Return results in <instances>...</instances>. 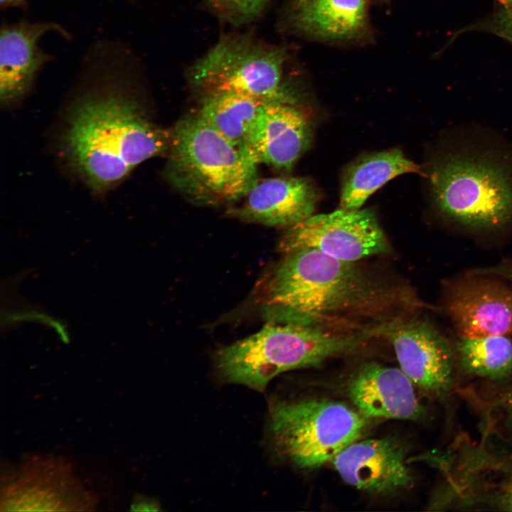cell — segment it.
Returning <instances> with one entry per match:
<instances>
[{"mask_svg": "<svg viewBox=\"0 0 512 512\" xmlns=\"http://www.w3.org/2000/svg\"><path fill=\"white\" fill-rule=\"evenodd\" d=\"M422 304L410 289L388 284L358 265L314 249L287 254L264 287L268 321L363 331Z\"/></svg>", "mask_w": 512, "mask_h": 512, "instance_id": "1", "label": "cell"}, {"mask_svg": "<svg viewBox=\"0 0 512 512\" xmlns=\"http://www.w3.org/2000/svg\"><path fill=\"white\" fill-rule=\"evenodd\" d=\"M171 131L151 123L119 93L90 96L70 114L63 137L69 164L95 191L123 179L146 159L169 151Z\"/></svg>", "mask_w": 512, "mask_h": 512, "instance_id": "2", "label": "cell"}, {"mask_svg": "<svg viewBox=\"0 0 512 512\" xmlns=\"http://www.w3.org/2000/svg\"><path fill=\"white\" fill-rule=\"evenodd\" d=\"M371 338L369 330L267 321L257 333L218 351L215 364L223 381L262 392L283 372L319 366L353 353Z\"/></svg>", "mask_w": 512, "mask_h": 512, "instance_id": "3", "label": "cell"}, {"mask_svg": "<svg viewBox=\"0 0 512 512\" xmlns=\"http://www.w3.org/2000/svg\"><path fill=\"white\" fill-rule=\"evenodd\" d=\"M478 144L449 148L432 164L429 175L438 212L476 231H496L512 224V158Z\"/></svg>", "mask_w": 512, "mask_h": 512, "instance_id": "4", "label": "cell"}, {"mask_svg": "<svg viewBox=\"0 0 512 512\" xmlns=\"http://www.w3.org/2000/svg\"><path fill=\"white\" fill-rule=\"evenodd\" d=\"M166 176L194 202L228 204L242 199L259 180L250 152L224 137L198 114L171 131Z\"/></svg>", "mask_w": 512, "mask_h": 512, "instance_id": "5", "label": "cell"}, {"mask_svg": "<svg viewBox=\"0 0 512 512\" xmlns=\"http://www.w3.org/2000/svg\"><path fill=\"white\" fill-rule=\"evenodd\" d=\"M367 417L335 400L319 398L274 400L269 429L279 453L295 466L314 469L330 462L360 439Z\"/></svg>", "mask_w": 512, "mask_h": 512, "instance_id": "6", "label": "cell"}, {"mask_svg": "<svg viewBox=\"0 0 512 512\" xmlns=\"http://www.w3.org/2000/svg\"><path fill=\"white\" fill-rule=\"evenodd\" d=\"M288 57L284 47L249 34H228L195 61L188 80L202 97L228 93L295 104L284 82Z\"/></svg>", "mask_w": 512, "mask_h": 512, "instance_id": "7", "label": "cell"}, {"mask_svg": "<svg viewBox=\"0 0 512 512\" xmlns=\"http://www.w3.org/2000/svg\"><path fill=\"white\" fill-rule=\"evenodd\" d=\"M303 249L356 262L388 253L390 245L372 210L339 208L329 213L311 215L287 228L279 242V251L287 255Z\"/></svg>", "mask_w": 512, "mask_h": 512, "instance_id": "8", "label": "cell"}, {"mask_svg": "<svg viewBox=\"0 0 512 512\" xmlns=\"http://www.w3.org/2000/svg\"><path fill=\"white\" fill-rule=\"evenodd\" d=\"M377 335L391 343L400 368L425 393L443 398L453 388L454 347L426 320L393 316L377 326Z\"/></svg>", "mask_w": 512, "mask_h": 512, "instance_id": "9", "label": "cell"}, {"mask_svg": "<svg viewBox=\"0 0 512 512\" xmlns=\"http://www.w3.org/2000/svg\"><path fill=\"white\" fill-rule=\"evenodd\" d=\"M6 511H90L95 498L85 490L71 464L61 457H29L1 486Z\"/></svg>", "mask_w": 512, "mask_h": 512, "instance_id": "10", "label": "cell"}, {"mask_svg": "<svg viewBox=\"0 0 512 512\" xmlns=\"http://www.w3.org/2000/svg\"><path fill=\"white\" fill-rule=\"evenodd\" d=\"M332 463L346 484L375 495L398 494L410 488L414 481L406 448L391 438L356 441Z\"/></svg>", "mask_w": 512, "mask_h": 512, "instance_id": "11", "label": "cell"}, {"mask_svg": "<svg viewBox=\"0 0 512 512\" xmlns=\"http://www.w3.org/2000/svg\"><path fill=\"white\" fill-rule=\"evenodd\" d=\"M446 308L459 336L512 334V290L495 280L457 282L448 293Z\"/></svg>", "mask_w": 512, "mask_h": 512, "instance_id": "12", "label": "cell"}, {"mask_svg": "<svg viewBox=\"0 0 512 512\" xmlns=\"http://www.w3.org/2000/svg\"><path fill=\"white\" fill-rule=\"evenodd\" d=\"M414 385L400 368L368 363L350 377L346 393L367 418L417 421L426 412L417 398Z\"/></svg>", "mask_w": 512, "mask_h": 512, "instance_id": "13", "label": "cell"}, {"mask_svg": "<svg viewBox=\"0 0 512 512\" xmlns=\"http://www.w3.org/2000/svg\"><path fill=\"white\" fill-rule=\"evenodd\" d=\"M311 139L309 122L294 103L270 101L260 111L247 148L258 164L288 171L309 147Z\"/></svg>", "mask_w": 512, "mask_h": 512, "instance_id": "14", "label": "cell"}, {"mask_svg": "<svg viewBox=\"0 0 512 512\" xmlns=\"http://www.w3.org/2000/svg\"><path fill=\"white\" fill-rule=\"evenodd\" d=\"M243 198L242 205L232 210L233 216L289 228L313 215L319 195L306 178H270L258 180Z\"/></svg>", "mask_w": 512, "mask_h": 512, "instance_id": "15", "label": "cell"}, {"mask_svg": "<svg viewBox=\"0 0 512 512\" xmlns=\"http://www.w3.org/2000/svg\"><path fill=\"white\" fill-rule=\"evenodd\" d=\"M373 0H293L289 24L300 34L331 42H353L369 34Z\"/></svg>", "mask_w": 512, "mask_h": 512, "instance_id": "16", "label": "cell"}, {"mask_svg": "<svg viewBox=\"0 0 512 512\" xmlns=\"http://www.w3.org/2000/svg\"><path fill=\"white\" fill-rule=\"evenodd\" d=\"M55 23L21 21L1 28L0 37V97L9 103L23 95L49 56L38 46L47 32L58 30Z\"/></svg>", "mask_w": 512, "mask_h": 512, "instance_id": "17", "label": "cell"}, {"mask_svg": "<svg viewBox=\"0 0 512 512\" xmlns=\"http://www.w3.org/2000/svg\"><path fill=\"white\" fill-rule=\"evenodd\" d=\"M406 173H422L421 167L398 149L363 156L351 164L342 178L340 208L360 209L368 198L385 183Z\"/></svg>", "mask_w": 512, "mask_h": 512, "instance_id": "18", "label": "cell"}, {"mask_svg": "<svg viewBox=\"0 0 512 512\" xmlns=\"http://www.w3.org/2000/svg\"><path fill=\"white\" fill-rule=\"evenodd\" d=\"M267 102L238 94L208 95L202 97L198 114L229 141L248 150L251 131Z\"/></svg>", "mask_w": 512, "mask_h": 512, "instance_id": "19", "label": "cell"}, {"mask_svg": "<svg viewBox=\"0 0 512 512\" xmlns=\"http://www.w3.org/2000/svg\"><path fill=\"white\" fill-rule=\"evenodd\" d=\"M508 335L459 336L457 362L470 375L501 381L512 375V341Z\"/></svg>", "mask_w": 512, "mask_h": 512, "instance_id": "20", "label": "cell"}, {"mask_svg": "<svg viewBox=\"0 0 512 512\" xmlns=\"http://www.w3.org/2000/svg\"><path fill=\"white\" fill-rule=\"evenodd\" d=\"M217 14L226 22L235 26L256 19L270 0H206Z\"/></svg>", "mask_w": 512, "mask_h": 512, "instance_id": "21", "label": "cell"}, {"mask_svg": "<svg viewBox=\"0 0 512 512\" xmlns=\"http://www.w3.org/2000/svg\"><path fill=\"white\" fill-rule=\"evenodd\" d=\"M498 484L494 491L478 497L471 505L479 503L500 511H512V474Z\"/></svg>", "mask_w": 512, "mask_h": 512, "instance_id": "22", "label": "cell"}, {"mask_svg": "<svg viewBox=\"0 0 512 512\" xmlns=\"http://www.w3.org/2000/svg\"><path fill=\"white\" fill-rule=\"evenodd\" d=\"M496 422L512 439V385L503 390L494 403Z\"/></svg>", "mask_w": 512, "mask_h": 512, "instance_id": "23", "label": "cell"}, {"mask_svg": "<svg viewBox=\"0 0 512 512\" xmlns=\"http://www.w3.org/2000/svg\"><path fill=\"white\" fill-rule=\"evenodd\" d=\"M494 24L498 33L512 39V4L501 6Z\"/></svg>", "mask_w": 512, "mask_h": 512, "instance_id": "24", "label": "cell"}, {"mask_svg": "<svg viewBox=\"0 0 512 512\" xmlns=\"http://www.w3.org/2000/svg\"><path fill=\"white\" fill-rule=\"evenodd\" d=\"M471 274L500 277L512 282V262H502L495 267L474 270Z\"/></svg>", "mask_w": 512, "mask_h": 512, "instance_id": "25", "label": "cell"}, {"mask_svg": "<svg viewBox=\"0 0 512 512\" xmlns=\"http://www.w3.org/2000/svg\"><path fill=\"white\" fill-rule=\"evenodd\" d=\"M132 511H159V505L146 498L137 497L132 505Z\"/></svg>", "mask_w": 512, "mask_h": 512, "instance_id": "26", "label": "cell"}, {"mask_svg": "<svg viewBox=\"0 0 512 512\" xmlns=\"http://www.w3.org/2000/svg\"><path fill=\"white\" fill-rule=\"evenodd\" d=\"M0 3L1 7H23L26 5V0H0Z\"/></svg>", "mask_w": 512, "mask_h": 512, "instance_id": "27", "label": "cell"}, {"mask_svg": "<svg viewBox=\"0 0 512 512\" xmlns=\"http://www.w3.org/2000/svg\"><path fill=\"white\" fill-rule=\"evenodd\" d=\"M501 6L512 4V0H498Z\"/></svg>", "mask_w": 512, "mask_h": 512, "instance_id": "28", "label": "cell"}]
</instances>
